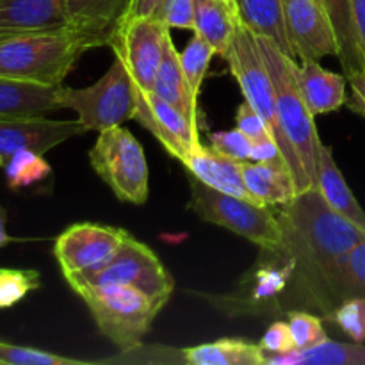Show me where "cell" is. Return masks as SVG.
<instances>
[{
  "mask_svg": "<svg viewBox=\"0 0 365 365\" xmlns=\"http://www.w3.org/2000/svg\"><path fill=\"white\" fill-rule=\"evenodd\" d=\"M282 228L278 252L292 259L298 269L296 307H310L321 274L365 237V230L331 209L312 187L299 192L277 212ZM274 252V250H273Z\"/></svg>",
  "mask_w": 365,
  "mask_h": 365,
  "instance_id": "cell-1",
  "label": "cell"
},
{
  "mask_svg": "<svg viewBox=\"0 0 365 365\" xmlns=\"http://www.w3.org/2000/svg\"><path fill=\"white\" fill-rule=\"evenodd\" d=\"M106 39L66 27L20 32L0 38V78L61 86L82 56Z\"/></svg>",
  "mask_w": 365,
  "mask_h": 365,
  "instance_id": "cell-2",
  "label": "cell"
},
{
  "mask_svg": "<svg viewBox=\"0 0 365 365\" xmlns=\"http://www.w3.org/2000/svg\"><path fill=\"white\" fill-rule=\"evenodd\" d=\"M257 43L262 52L266 66L269 70L271 81L274 84L277 96V114L282 134L291 148L292 155L305 171L310 184L317 185V166L319 153L323 148L319 134H317L314 114L307 107L298 81H296V63L298 61L284 53V50L271 39L257 34Z\"/></svg>",
  "mask_w": 365,
  "mask_h": 365,
  "instance_id": "cell-3",
  "label": "cell"
},
{
  "mask_svg": "<svg viewBox=\"0 0 365 365\" xmlns=\"http://www.w3.org/2000/svg\"><path fill=\"white\" fill-rule=\"evenodd\" d=\"M75 294L88 305L96 328L121 353L141 348L163 303L130 285H75Z\"/></svg>",
  "mask_w": 365,
  "mask_h": 365,
  "instance_id": "cell-4",
  "label": "cell"
},
{
  "mask_svg": "<svg viewBox=\"0 0 365 365\" xmlns=\"http://www.w3.org/2000/svg\"><path fill=\"white\" fill-rule=\"evenodd\" d=\"M225 59L228 61L232 75L237 81L239 88H241L242 95H245V100L264 118L266 125L269 127L271 135L277 141L282 157H284L289 170H291L298 192L312 189L314 185L310 184L305 171L302 170L298 160L294 159L284 134H282L277 114L274 84L271 81L269 70H267L266 61H264L262 52L259 48V43H257V34L250 31L241 21H239L237 29H235L234 38H232Z\"/></svg>",
  "mask_w": 365,
  "mask_h": 365,
  "instance_id": "cell-5",
  "label": "cell"
},
{
  "mask_svg": "<svg viewBox=\"0 0 365 365\" xmlns=\"http://www.w3.org/2000/svg\"><path fill=\"white\" fill-rule=\"evenodd\" d=\"M187 178L191 191L189 209L200 220L228 228L260 250L273 252L282 245L280 221L271 207L216 191L191 173H187Z\"/></svg>",
  "mask_w": 365,
  "mask_h": 365,
  "instance_id": "cell-6",
  "label": "cell"
},
{
  "mask_svg": "<svg viewBox=\"0 0 365 365\" xmlns=\"http://www.w3.org/2000/svg\"><path fill=\"white\" fill-rule=\"evenodd\" d=\"M135 84L121 59H114L103 77L88 88L61 86V109H71L88 130L102 132L116 127L135 114Z\"/></svg>",
  "mask_w": 365,
  "mask_h": 365,
  "instance_id": "cell-7",
  "label": "cell"
},
{
  "mask_svg": "<svg viewBox=\"0 0 365 365\" xmlns=\"http://www.w3.org/2000/svg\"><path fill=\"white\" fill-rule=\"evenodd\" d=\"M89 163L120 202L143 205L148 200V163L130 130L116 125L98 132Z\"/></svg>",
  "mask_w": 365,
  "mask_h": 365,
  "instance_id": "cell-8",
  "label": "cell"
},
{
  "mask_svg": "<svg viewBox=\"0 0 365 365\" xmlns=\"http://www.w3.org/2000/svg\"><path fill=\"white\" fill-rule=\"evenodd\" d=\"M68 285H130L139 289L166 305L173 294L175 282L159 257L141 241L128 235L121 245L120 252L114 255L107 266L95 273L75 274L66 278Z\"/></svg>",
  "mask_w": 365,
  "mask_h": 365,
  "instance_id": "cell-9",
  "label": "cell"
},
{
  "mask_svg": "<svg viewBox=\"0 0 365 365\" xmlns=\"http://www.w3.org/2000/svg\"><path fill=\"white\" fill-rule=\"evenodd\" d=\"M128 232L118 227L75 223L68 227L53 245V257L64 278L102 269L120 252Z\"/></svg>",
  "mask_w": 365,
  "mask_h": 365,
  "instance_id": "cell-10",
  "label": "cell"
},
{
  "mask_svg": "<svg viewBox=\"0 0 365 365\" xmlns=\"http://www.w3.org/2000/svg\"><path fill=\"white\" fill-rule=\"evenodd\" d=\"M166 32L168 27L155 18L121 20L114 27L109 46H113L118 59L123 61L139 89L153 91Z\"/></svg>",
  "mask_w": 365,
  "mask_h": 365,
  "instance_id": "cell-11",
  "label": "cell"
},
{
  "mask_svg": "<svg viewBox=\"0 0 365 365\" xmlns=\"http://www.w3.org/2000/svg\"><path fill=\"white\" fill-rule=\"evenodd\" d=\"M287 38L296 61H321L339 56L337 36L321 0H282Z\"/></svg>",
  "mask_w": 365,
  "mask_h": 365,
  "instance_id": "cell-12",
  "label": "cell"
},
{
  "mask_svg": "<svg viewBox=\"0 0 365 365\" xmlns=\"http://www.w3.org/2000/svg\"><path fill=\"white\" fill-rule=\"evenodd\" d=\"M134 120L152 132L166 152L180 163L202 146L198 125L153 91L135 89Z\"/></svg>",
  "mask_w": 365,
  "mask_h": 365,
  "instance_id": "cell-13",
  "label": "cell"
},
{
  "mask_svg": "<svg viewBox=\"0 0 365 365\" xmlns=\"http://www.w3.org/2000/svg\"><path fill=\"white\" fill-rule=\"evenodd\" d=\"M89 132L78 120L56 121L46 116L0 118V168L13 153L21 150L45 155L61 143Z\"/></svg>",
  "mask_w": 365,
  "mask_h": 365,
  "instance_id": "cell-14",
  "label": "cell"
},
{
  "mask_svg": "<svg viewBox=\"0 0 365 365\" xmlns=\"http://www.w3.org/2000/svg\"><path fill=\"white\" fill-rule=\"evenodd\" d=\"M359 296H365V237L321 274L310 309L327 316L342 302Z\"/></svg>",
  "mask_w": 365,
  "mask_h": 365,
  "instance_id": "cell-15",
  "label": "cell"
},
{
  "mask_svg": "<svg viewBox=\"0 0 365 365\" xmlns=\"http://www.w3.org/2000/svg\"><path fill=\"white\" fill-rule=\"evenodd\" d=\"M294 71L299 93L314 116L335 113L348 102L346 75L327 70L319 61H299Z\"/></svg>",
  "mask_w": 365,
  "mask_h": 365,
  "instance_id": "cell-16",
  "label": "cell"
},
{
  "mask_svg": "<svg viewBox=\"0 0 365 365\" xmlns=\"http://www.w3.org/2000/svg\"><path fill=\"white\" fill-rule=\"evenodd\" d=\"M182 164L187 170V173H191L192 177H196L200 182L209 185V187L255 202L245 184L241 160L223 155V153L216 152L212 146L205 148L202 145L196 150H192L182 160Z\"/></svg>",
  "mask_w": 365,
  "mask_h": 365,
  "instance_id": "cell-17",
  "label": "cell"
},
{
  "mask_svg": "<svg viewBox=\"0 0 365 365\" xmlns=\"http://www.w3.org/2000/svg\"><path fill=\"white\" fill-rule=\"evenodd\" d=\"M66 25L64 0H0V38Z\"/></svg>",
  "mask_w": 365,
  "mask_h": 365,
  "instance_id": "cell-18",
  "label": "cell"
},
{
  "mask_svg": "<svg viewBox=\"0 0 365 365\" xmlns=\"http://www.w3.org/2000/svg\"><path fill=\"white\" fill-rule=\"evenodd\" d=\"M242 177L252 198L262 205H287L299 195L291 170L284 159L267 160V163L245 160Z\"/></svg>",
  "mask_w": 365,
  "mask_h": 365,
  "instance_id": "cell-19",
  "label": "cell"
},
{
  "mask_svg": "<svg viewBox=\"0 0 365 365\" xmlns=\"http://www.w3.org/2000/svg\"><path fill=\"white\" fill-rule=\"evenodd\" d=\"M170 31L171 29H168L166 36H164L163 59H160L155 84H153V93L170 102L173 107H177L196 125H200L198 95H195L187 78H185L180 59H178V50L171 39Z\"/></svg>",
  "mask_w": 365,
  "mask_h": 365,
  "instance_id": "cell-20",
  "label": "cell"
},
{
  "mask_svg": "<svg viewBox=\"0 0 365 365\" xmlns=\"http://www.w3.org/2000/svg\"><path fill=\"white\" fill-rule=\"evenodd\" d=\"M61 86H39L0 78V118L46 116L59 110Z\"/></svg>",
  "mask_w": 365,
  "mask_h": 365,
  "instance_id": "cell-21",
  "label": "cell"
},
{
  "mask_svg": "<svg viewBox=\"0 0 365 365\" xmlns=\"http://www.w3.org/2000/svg\"><path fill=\"white\" fill-rule=\"evenodd\" d=\"M316 187L319 189L321 196L327 200L331 209L337 210L341 216H344L353 225L365 230V210L349 189L341 168L337 166L331 146L323 145V148H321Z\"/></svg>",
  "mask_w": 365,
  "mask_h": 365,
  "instance_id": "cell-22",
  "label": "cell"
},
{
  "mask_svg": "<svg viewBox=\"0 0 365 365\" xmlns=\"http://www.w3.org/2000/svg\"><path fill=\"white\" fill-rule=\"evenodd\" d=\"M182 362L189 365H266L262 346L242 339H220L182 349Z\"/></svg>",
  "mask_w": 365,
  "mask_h": 365,
  "instance_id": "cell-23",
  "label": "cell"
},
{
  "mask_svg": "<svg viewBox=\"0 0 365 365\" xmlns=\"http://www.w3.org/2000/svg\"><path fill=\"white\" fill-rule=\"evenodd\" d=\"M239 18L235 4L227 0H195V34L210 43L221 57L227 56Z\"/></svg>",
  "mask_w": 365,
  "mask_h": 365,
  "instance_id": "cell-24",
  "label": "cell"
},
{
  "mask_svg": "<svg viewBox=\"0 0 365 365\" xmlns=\"http://www.w3.org/2000/svg\"><path fill=\"white\" fill-rule=\"evenodd\" d=\"M128 0H64L68 24L110 43L114 27L123 16Z\"/></svg>",
  "mask_w": 365,
  "mask_h": 365,
  "instance_id": "cell-25",
  "label": "cell"
},
{
  "mask_svg": "<svg viewBox=\"0 0 365 365\" xmlns=\"http://www.w3.org/2000/svg\"><path fill=\"white\" fill-rule=\"evenodd\" d=\"M241 24L250 31L277 43L284 53L296 59L284 24L282 0H234Z\"/></svg>",
  "mask_w": 365,
  "mask_h": 365,
  "instance_id": "cell-26",
  "label": "cell"
},
{
  "mask_svg": "<svg viewBox=\"0 0 365 365\" xmlns=\"http://www.w3.org/2000/svg\"><path fill=\"white\" fill-rule=\"evenodd\" d=\"M266 365H365L364 342H335L327 339L307 349L267 356Z\"/></svg>",
  "mask_w": 365,
  "mask_h": 365,
  "instance_id": "cell-27",
  "label": "cell"
},
{
  "mask_svg": "<svg viewBox=\"0 0 365 365\" xmlns=\"http://www.w3.org/2000/svg\"><path fill=\"white\" fill-rule=\"evenodd\" d=\"M327 7L328 14L334 24L335 36H337L339 56L344 75L356 73L365 70V56L360 45L359 32H356L355 18H353L351 0H321Z\"/></svg>",
  "mask_w": 365,
  "mask_h": 365,
  "instance_id": "cell-28",
  "label": "cell"
},
{
  "mask_svg": "<svg viewBox=\"0 0 365 365\" xmlns=\"http://www.w3.org/2000/svg\"><path fill=\"white\" fill-rule=\"evenodd\" d=\"M2 168L7 185H9V189H14V191L45 180L50 175V171H52L45 157L41 153L31 152V150H21V152L13 153L4 163Z\"/></svg>",
  "mask_w": 365,
  "mask_h": 365,
  "instance_id": "cell-29",
  "label": "cell"
},
{
  "mask_svg": "<svg viewBox=\"0 0 365 365\" xmlns=\"http://www.w3.org/2000/svg\"><path fill=\"white\" fill-rule=\"evenodd\" d=\"M214 56H216L214 46L198 34L192 36L187 45H185V48L182 52H178L182 70H184L185 78H187L189 86L195 91V95H200L203 78H205L210 59Z\"/></svg>",
  "mask_w": 365,
  "mask_h": 365,
  "instance_id": "cell-30",
  "label": "cell"
},
{
  "mask_svg": "<svg viewBox=\"0 0 365 365\" xmlns=\"http://www.w3.org/2000/svg\"><path fill=\"white\" fill-rule=\"evenodd\" d=\"M41 285L34 269H0V309H11Z\"/></svg>",
  "mask_w": 365,
  "mask_h": 365,
  "instance_id": "cell-31",
  "label": "cell"
},
{
  "mask_svg": "<svg viewBox=\"0 0 365 365\" xmlns=\"http://www.w3.org/2000/svg\"><path fill=\"white\" fill-rule=\"evenodd\" d=\"M324 317L353 342H365V296L346 299Z\"/></svg>",
  "mask_w": 365,
  "mask_h": 365,
  "instance_id": "cell-32",
  "label": "cell"
},
{
  "mask_svg": "<svg viewBox=\"0 0 365 365\" xmlns=\"http://www.w3.org/2000/svg\"><path fill=\"white\" fill-rule=\"evenodd\" d=\"M0 364L6 365H86L82 360L68 359V356L53 355L43 349L29 348V346L11 344L0 341Z\"/></svg>",
  "mask_w": 365,
  "mask_h": 365,
  "instance_id": "cell-33",
  "label": "cell"
},
{
  "mask_svg": "<svg viewBox=\"0 0 365 365\" xmlns=\"http://www.w3.org/2000/svg\"><path fill=\"white\" fill-rule=\"evenodd\" d=\"M287 323L291 328L294 349H307L327 341L328 335L323 328V319L303 310L287 312Z\"/></svg>",
  "mask_w": 365,
  "mask_h": 365,
  "instance_id": "cell-34",
  "label": "cell"
},
{
  "mask_svg": "<svg viewBox=\"0 0 365 365\" xmlns=\"http://www.w3.org/2000/svg\"><path fill=\"white\" fill-rule=\"evenodd\" d=\"M210 146L216 152L223 153V155L232 157L235 160H250V153H252V139L239 130L237 127L234 130L225 132H214L210 134Z\"/></svg>",
  "mask_w": 365,
  "mask_h": 365,
  "instance_id": "cell-35",
  "label": "cell"
},
{
  "mask_svg": "<svg viewBox=\"0 0 365 365\" xmlns=\"http://www.w3.org/2000/svg\"><path fill=\"white\" fill-rule=\"evenodd\" d=\"M153 18L168 29L195 31V0H166Z\"/></svg>",
  "mask_w": 365,
  "mask_h": 365,
  "instance_id": "cell-36",
  "label": "cell"
},
{
  "mask_svg": "<svg viewBox=\"0 0 365 365\" xmlns=\"http://www.w3.org/2000/svg\"><path fill=\"white\" fill-rule=\"evenodd\" d=\"M259 344L262 346V349L267 353V356L285 355V353L292 351V349H294V341H292L289 323L277 321V323L271 324L266 330V334H264V337L260 339Z\"/></svg>",
  "mask_w": 365,
  "mask_h": 365,
  "instance_id": "cell-37",
  "label": "cell"
},
{
  "mask_svg": "<svg viewBox=\"0 0 365 365\" xmlns=\"http://www.w3.org/2000/svg\"><path fill=\"white\" fill-rule=\"evenodd\" d=\"M235 127L245 132L252 141L253 139H262L271 135L269 127L266 125L264 118L246 100L237 107V113H235Z\"/></svg>",
  "mask_w": 365,
  "mask_h": 365,
  "instance_id": "cell-38",
  "label": "cell"
},
{
  "mask_svg": "<svg viewBox=\"0 0 365 365\" xmlns=\"http://www.w3.org/2000/svg\"><path fill=\"white\" fill-rule=\"evenodd\" d=\"M346 78H348V84L351 88L346 106L355 114L365 118V70L348 75Z\"/></svg>",
  "mask_w": 365,
  "mask_h": 365,
  "instance_id": "cell-39",
  "label": "cell"
},
{
  "mask_svg": "<svg viewBox=\"0 0 365 365\" xmlns=\"http://www.w3.org/2000/svg\"><path fill=\"white\" fill-rule=\"evenodd\" d=\"M274 159H284V157H282V152L278 148L277 141L273 139V135H267V138L262 139H253L250 160H253V163H267V160Z\"/></svg>",
  "mask_w": 365,
  "mask_h": 365,
  "instance_id": "cell-40",
  "label": "cell"
},
{
  "mask_svg": "<svg viewBox=\"0 0 365 365\" xmlns=\"http://www.w3.org/2000/svg\"><path fill=\"white\" fill-rule=\"evenodd\" d=\"M164 2H166V0H128L127 9H125L121 20H134V18H153Z\"/></svg>",
  "mask_w": 365,
  "mask_h": 365,
  "instance_id": "cell-41",
  "label": "cell"
},
{
  "mask_svg": "<svg viewBox=\"0 0 365 365\" xmlns=\"http://www.w3.org/2000/svg\"><path fill=\"white\" fill-rule=\"evenodd\" d=\"M353 18H355L356 32H359L360 45H362L364 56H365V0H351Z\"/></svg>",
  "mask_w": 365,
  "mask_h": 365,
  "instance_id": "cell-42",
  "label": "cell"
},
{
  "mask_svg": "<svg viewBox=\"0 0 365 365\" xmlns=\"http://www.w3.org/2000/svg\"><path fill=\"white\" fill-rule=\"evenodd\" d=\"M6 221H7L6 210L0 207V248H2V246H6V245H9V242H11L9 234H7V230H6Z\"/></svg>",
  "mask_w": 365,
  "mask_h": 365,
  "instance_id": "cell-43",
  "label": "cell"
},
{
  "mask_svg": "<svg viewBox=\"0 0 365 365\" xmlns=\"http://www.w3.org/2000/svg\"><path fill=\"white\" fill-rule=\"evenodd\" d=\"M227 2H232V4H234V0H227Z\"/></svg>",
  "mask_w": 365,
  "mask_h": 365,
  "instance_id": "cell-44",
  "label": "cell"
}]
</instances>
